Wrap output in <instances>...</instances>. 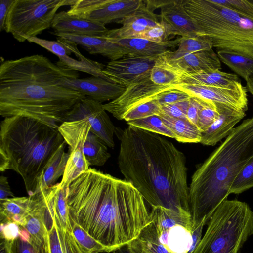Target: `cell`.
Returning <instances> with one entry per match:
<instances>
[{"mask_svg": "<svg viewBox=\"0 0 253 253\" xmlns=\"http://www.w3.org/2000/svg\"><path fill=\"white\" fill-rule=\"evenodd\" d=\"M20 226L13 222L1 223L0 239L11 242L19 236Z\"/></svg>", "mask_w": 253, "mask_h": 253, "instance_id": "obj_45", "label": "cell"}, {"mask_svg": "<svg viewBox=\"0 0 253 253\" xmlns=\"http://www.w3.org/2000/svg\"><path fill=\"white\" fill-rule=\"evenodd\" d=\"M178 46L174 51L176 53H190L213 49L211 42L201 36L181 37Z\"/></svg>", "mask_w": 253, "mask_h": 253, "instance_id": "obj_37", "label": "cell"}, {"mask_svg": "<svg viewBox=\"0 0 253 253\" xmlns=\"http://www.w3.org/2000/svg\"><path fill=\"white\" fill-rule=\"evenodd\" d=\"M150 79L156 84L168 85L175 84L179 80L178 75L158 60L150 73Z\"/></svg>", "mask_w": 253, "mask_h": 253, "instance_id": "obj_39", "label": "cell"}, {"mask_svg": "<svg viewBox=\"0 0 253 253\" xmlns=\"http://www.w3.org/2000/svg\"><path fill=\"white\" fill-rule=\"evenodd\" d=\"M128 245L135 253H152L145 249L137 239L129 243Z\"/></svg>", "mask_w": 253, "mask_h": 253, "instance_id": "obj_51", "label": "cell"}, {"mask_svg": "<svg viewBox=\"0 0 253 253\" xmlns=\"http://www.w3.org/2000/svg\"><path fill=\"white\" fill-rule=\"evenodd\" d=\"M112 253H135L134 252H133L129 247L128 246V244L117 249L113 252H112Z\"/></svg>", "mask_w": 253, "mask_h": 253, "instance_id": "obj_54", "label": "cell"}, {"mask_svg": "<svg viewBox=\"0 0 253 253\" xmlns=\"http://www.w3.org/2000/svg\"><path fill=\"white\" fill-rule=\"evenodd\" d=\"M46 246L49 253H94L82 246L72 231L63 228L55 215Z\"/></svg>", "mask_w": 253, "mask_h": 253, "instance_id": "obj_26", "label": "cell"}, {"mask_svg": "<svg viewBox=\"0 0 253 253\" xmlns=\"http://www.w3.org/2000/svg\"><path fill=\"white\" fill-rule=\"evenodd\" d=\"M76 0H15L5 22V31L19 42L35 37L51 27L57 10Z\"/></svg>", "mask_w": 253, "mask_h": 253, "instance_id": "obj_8", "label": "cell"}, {"mask_svg": "<svg viewBox=\"0 0 253 253\" xmlns=\"http://www.w3.org/2000/svg\"><path fill=\"white\" fill-rule=\"evenodd\" d=\"M169 36L165 26L160 22L159 25L151 27L131 38H141L161 43L168 41Z\"/></svg>", "mask_w": 253, "mask_h": 253, "instance_id": "obj_42", "label": "cell"}, {"mask_svg": "<svg viewBox=\"0 0 253 253\" xmlns=\"http://www.w3.org/2000/svg\"><path fill=\"white\" fill-rule=\"evenodd\" d=\"M101 103L85 97L66 113L63 122L83 119L88 120L91 125L90 131L98 136L108 147L113 148L116 127Z\"/></svg>", "mask_w": 253, "mask_h": 253, "instance_id": "obj_13", "label": "cell"}, {"mask_svg": "<svg viewBox=\"0 0 253 253\" xmlns=\"http://www.w3.org/2000/svg\"><path fill=\"white\" fill-rule=\"evenodd\" d=\"M90 128L91 125L86 119L64 122L60 125L58 130L69 148V157L60 182L61 186L68 187L72 181L89 169L83 148Z\"/></svg>", "mask_w": 253, "mask_h": 253, "instance_id": "obj_10", "label": "cell"}, {"mask_svg": "<svg viewBox=\"0 0 253 253\" xmlns=\"http://www.w3.org/2000/svg\"><path fill=\"white\" fill-rule=\"evenodd\" d=\"M30 197H12L0 200L1 223L11 222L16 215L27 216L28 214Z\"/></svg>", "mask_w": 253, "mask_h": 253, "instance_id": "obj_32", "label": "cell"}, {"mask_svg": "<svg viewBox=\"0 0 253 253\" xmlns=\"http://www.w3.org/2000/svg\"><path fill=\"white\" fill-rule=\"evenodd\" d=\"M253 187V157L238 174L229 189V194H240Z\"/></svg>", "mask_w": 253, "mask_h": 253, "instance_id": "obj_35", "label": "cell"}, {"mask_svg": "<svg viewBox=\"0 0 253 253\" xmlns=\"http://www.w3.org/2000/svg\"><path fill=\"white\" fill-rule=\"evenodd\" d=\"M9 197H15L11 190L7 177L1 175L0 177V200Z\"/></svg>", "mask_w": 253, "mask_h": 253, "instance_id": "obj_49", "label": "cell"}, {"mask_svg": "<svg viewBox=\"0 0 253 253\" xmlns=\"http://www.w3.org/2000/svg\"><path fill=\"white\" fill-rule=\"evenodd\" d=\"M11 253H46L47 246L42 248L34 243L22 240L19 236L10 243Z\"/></svg>", "mask_w": 253, "mask_h": 253, "instance_id": "obj_41", "label": "cell"}, {"mask_svg": "<svg viewBox=\"0 0 253 253\" xmlns=\"http://www.w3.org/2000/svg\"><path fill=\"white\" fill-rule=\"evenodd\" d=\"M192 253H238L253 234V211L245 202L225 200L217 208Z\"/></svg>", "mask_w": 253, "mask_h": 253, "instance_id": "obj_7", "label": "cell"}, {"mask_svg": "<svg viewBox=\"0 0 253 253\" xmlns=\"http://www.w3.org/2000/svg\"><path fill=\"white\" fill-rule=\"evenodd\" d=\"M64 141L58 129L21 116L5 118L0 130V171L19 174L28 196L34 194L49 159Z\"/></svg>", "mask_w": 253, "mask_h": 253, "instance_id": "obj_5", "label": "cell"}, {"mask_svg": "<svg viewBox=\"0 0 253 253\" xmlns=\"http://www.w3.org/2000/svg\"><path fill=\"white\" fill-rule=\"evenodd\" d=\"M158 60L177 75L191 74L221 69V61L213 49L190 53L169 51Z\"/></svg>", "mask_w": 253, "mask_h": 253, "instance_id": "obj_16", "label": "cell"}, {"mask_svg": "<svg viewBox=\"0 0 253 253\" xmlns=\"http://www.w3.org/2000/svg\"><path fill=\"white\" fill-rule=\"evenodd\" d=\"M68 187L61 186L60 183L45 189H42L52 204L54 215L62 227L72 231L70 220L69 207L67 202Z\"/></svg>", "mask_w": 253, "mask_h": 253, "instance_id": "obj_28", "label": "cell"}, {"mask_svg": "<svg viewBox=\"0 0 253 253\" xmlns=\"http://www.w3.org/2000/svg\"><path fill=\"white\" fill-rule=\"evenodd\" d=\"M70 220L72 231L82 246L94 253L107 252L106 249L89 235L70 215Z\"/></svg>", "mask_w": 253, "mask_h": 253, "instance_id": "obj_36", "label": "cell"}, {"mask_svg": "<svg viewBox=\"0 0 253 253\" xmlns=\"http://www.w3.org/2000/svg\"><path fill=\"white\" fill-rule=\"evenodd\" d=\"M58 37L80 45L91 54H99L115 60L126 55V50L103 36L79 35L69 33H53Z\"/></svg>", "mask_w": 253, "mask_h": 253, "instance_id": "obj_23", "label": "cell"}, {"mask_svg": "<svg viewBox=\"0 0 253 253\" xmlns=\"http://www.w3.org/2000/svg\"><path fill=\"white\" fill-rule=\"evenodd\" d=\"M164 123L174 133L175 139L182 143H200L201 131L187 119H178L160 114Z\"/></svg>", "mask_w": 253, "mask_h": 253, "instance_id": "obj_29", "label": "cell"}, {"mask_svg": "<svg viewBox=\"0 0 253 253\" xmlns=\"http://www.w3.org/2000/svg\"><path fill=\"white\" fill-rule=\"evenodd\" d=\"M66 144L64 140L49 159L39 178L35 193L40 189L55 185L59 177L63 176L69 157V153L65 151Z\"/></svg>", "mask_w": 253, "mask_h": 253, "instance_id": "obj_27", "label": "cell"}, {"mask_svg": "<svg viewBox=\"0 0 253 253\" xmlns=\"http://www.w3.org/2000/svg\"><path fill=\"white\" fill-rule=\"evenodd\" d=\"M15 0H0V31L5 30L9 10Z\"/></svg>", "mask_w": 253, "mask_h": 253, "instance_id": "obj_47", "label": "cell"}, {"mask_svg": "<svg viewBox=\"0 0 253 253\" xmlns=\"http://www.w3.org/2000/svg\"><path fill=\"white\" fill-rule=\"evenodd\" d=\"M120 140L118 166L151 207L191 217L184 154L158 134L129 126L116 127Z\"/></svg>", "mask_w": 253, "mask_h": 253, "instance_id": "obj_2", "label": "cell"}, {"mask_svg": "<svg viewBox=\"0 0 253 253\" xmlns=\"http://www.w3.org/2000/svg\"><path fill=\"white\" fill-rule=\"evenodd\" d=\"M158 57L126 55L109 62L102 73L111 82L126 88L150 76Z\"/></svg>", "mask_w": 253, "mask_h": 253, "instance_id": "obj_15", "label": "cell"}, {"mask_svg": "<svg viewBox=\"0 0 253 253\" xmlns=\"http://www.w3.org/2000/svg\"><path fill=\"white\" fill-rule=\"evenodd\" d=\"M245 87L247 90V92H249L253 96V74L246 81V85Z\"/></svg>", "mask_w": 253, "mask_h": 253, "instance_id": "obj_53", "label": "cell"}, {"mask_svg": "<svg viewBox=\"0 0 253 253\" xmlns=\"http://www.w3.org/2000/svg\"><path fill=\"white\" fill-rule=\"evenodd\" d=\"M160 23V15L148 9L143 0L142 5L135 12L117 22L121 24L122 27L109 30L103 37L109 40L131 38Z\"/></svg>", "mask_w": 253, "mask_h": 253, "instance_id": "obj_20", "label": "cell"}, {"mask_svg": "<svg viewBox=\"0 0 253 253\" xmlns=\"http://www.w3.org/2000/svg\"><path fill=\"white\" fill-rule=\"evenodd\" d=\"M216 53L220 61L246 81L253 74V59L231 51L219 50Z\"/></svg>", "mask_w": 253, "mask_h": 253, "instance_id": "obj_31", "label": "cell"}, {"mask_svg": "<svg viewBox=\"0 0 253 253\" xmlns=\"http://www.w3.org/2000/svg\"><path fill=\"white\" fill-rule=\"evenodd\" d=\"M57 39L56 41H49L35 37L27 38L26 41L35 43L55 54L59 58L56 64L61 67L85 72L111 82L102 73L105 66L103 64L88 58L84 60L75 58L73 56L81 54L77 44L60 37H57Z\"/></svg>", "mask_w": 253, "mask_h": 253, "instance_id": "obj_12", "label": "cell"}, {"mask_svg": "<svg viewBox=\"0 0 253 253\" xmlns=\"http://www.w3.org/2000/svg\"><path fill=\"white\" fill-rule=\"evenodd\" d=\"M60 85L101 103L116 99L126 89L123 86L93 76L82 79L65 78Z\"/></svg>", "mask_w": 253, "mask_h": 253, "instance_id": "obj_18", "label": "cell"}, {"mask_svg": "<svg viewBox=\"0 0 253 253\" xmlns=\"http://www.w3.org/2000/svg\"><path fill=\"white\" fill-rule=\"evenodd\" d=\"M253 157V117L244 120L197 168L189 187L192 228L208 224L227 200L235 178Z\"/></svg>", "mask_w": 253, "mask_h": 253, "instance_id": "obj_4", "label": "cell"}, {"mask_svg": "<svg viewBox=\"0 0 253 253\" xmlns=\"http://www.w3.org/2000/svg\"><path fill=\"white\" fill-rule=\"evenodd\" d=\"M150 213L160 242L170 253H188L191 245V217L162 207H152Z\"/></svg>", "mask_w": 253, "mask_h": 253, "instance_id": "obj_9", "label": "cell"}, {"mask_svg": "<svg viewBox=\"0 0 253 253\" xmlns=\"http://www.w3.org/2000/svg\"><path fill=\"white\" fill-rule=\"evenodd\" d=\"M200 107L201 99L195 97H190L186 112V118L197 126Z\"/></svg>", "mask_w": 253, "mask_h": 253, "instance_id": "obj_46", "label": "cell"}, {"mask_svg": "<svg viewBox=\"0 0 253 253\" xmlns=\"http://www.w3.org/2000/svg\"><path fill=\"white\" fill-rule=\"evenodd\" d=\"M161 113V106L156 99L139 105L126 112L122 120L127 122L153 115H159Z\"/></svg>", "mask_w": 253, "mask_h": 253, "instance_id": "obj_38", "label": "cell"}, {"mask_svg": "<svg viewBox=\"0 0 253 253\" xmlns=\"http://www.w3.org/2000/svg\"><path fill=\"white\" fill-rule=\"evenodd\" d=\"M189 98L174 103L161 106L160 114L174 118L187 119L186 112Z\"/></svg>", "mask_w": 253, "mask_h": 253, "instance_id": "obj_43", "label": "cell"}, {"mask_svg": "<svg viewBox=\"0 0 253 253\" xmlns=\"http://www.w3.org/2000/svg\"><path fill=\"white\" fill-rule=\"evenodd\" d=\"M10 243L3 239H0V253H11Z\"/></svg>", "mask_w": 253, "mask_h": 253, "instance_id": "obj_52", "label": "cell"}, {"mask_svg": "<svg viewBox=\"0 0 253 253\" xmlns=\"http://www.w3.org/2000/svg\"><path fill=\"white\" fill-rule=\"evenodd\" d=\"M180 38L181 37L161 43L141 38L108 40L122 46L126 50V55L154 57L160 56L170 51V49L178 46Z\"/></svg>", "mask_w": 253, "mask_h": 253, "instance_id": "obj_25", "label": "cell"}, {"mask_svg": "<svg viewBox=\"0 0 253 253\" xmlns=\"http://www.w3.org/2000/svg\"><path fill=\"white\" fill-rule=\"evenodd\" d=\"M145 201L130 182L91 168L67 194L70 215L108 253L137 239L152 221Z\"/></svg>", "mask_w": 253, "mask_h": 253, "instance_id": "obj_1", "label": "cell"}, {"mask_svg": "<svg viewBox=\"0 0 253 253\" xmlns=\"http://www.w3.org/2000/svg\"><path fill=\"white\" fill-rule=\"evenodd\" d=\"M184 7L217 51L253 59V0H183Z\"/></svg>", "mask_w": 253, "mask_h": 253, "instance_id": "obj_6", "label": "cell"}, {"mask_svg": "<svg viewBox=\"0 0 253 253\" xmlns=\"http://www.w3.org/2000/svg\"><path fill=\"white\" fill-rule=\"evenodd\" d=\"M143 3L142 0H76L67 12L105 26L134 13Z\"/></svg>", "mask_w": 253, "mask_h": 253, "instance_id": "obj_11", "label": "cell"}, {"mask_svg": "<svg viewBox=\"0 0 253 253\" xmlns=\"http://www.w3.org/2000/svg\"><path fill=\"white\" fill-rule=\"evenodd\" d=\"M175 0H144L148 9L154 12L156 9L162 7L173 3Z\"/></svg>", "mask_w": 253, "mask_h": 253, "instance_id": "obj_50", "label": "cell"}, {"mask_svg": "<svg viewBox=\"0 0 253 253\" xmlns=\"http://www.w3.org/2000/svg\"><path fill=\"white\" fill-rule=\"evenodd\" d=\"M53 33H69L90 36H104L108 31L105 25L69 14L62 11L55 15L51 25Z\"/></svg>", "mask_w": 253, "mask_h": 253, "instance_id": "obj_22", "label": "cell"}, {"mask_svg": "<svg viewBox=\"0 0 253 253\" xmlns=\"http://www.w3.org/2000/svg\"><path fill=\"white\" fill-rule=\"evenodd\" d=\"M190 97V96L183 91L170 89L160 94L156 100L161 106H162L187 100Z\"/></svg>", "mask_w": 253, "mask_h": 253, "instance_id": "obj_44", "label": "cell"}, {"mask_svg": "<svg viewBox=\"0 0 253 253\" xmlns=\"http://www.w3.org/2000/svg\"><path fill=\"white\" fill-rule=\"evenodd\" d=\"M216 105L218 116L206 130L201 132L200 143L204 145L214 146L226 138L235 128V126L246 116V112L222 104Z\"/></svg>", "mask_w": 253, "mask_h": 253, "instance_id": "obj_21", "label": "cell"}, {"mask_svg": "<svg viewBox=\"0 0 253 253\" xmlns=\"http://www.w3.org/2000/svg\"><path fill=\"white\" fill-rule=\"evenodd\" d=\"M106 144L90 131L84 145V153L89 166L104 165L110 157Z\"/></svg>", "mask_w": 253, "mask_h": 253, "instance_id": "obj_30", "label": "cell"}, {"mask_svg": "<svg viewBox=\"0 0 253 253\" xmlns=\"http://www.w3.org/2000/svg\"><path fill=\"white\" fill-rule=\"evenodd\" d=\"M79 77L78 71L42 55L4 61L0 66V114L31 118L58 129L66 113L85 97L60 83Z\"/></svg>", "mask_w": 253, "mask_h": 253, "instance_id": "obj_3", "label": "cell"}, {"mask_svg": "<svg viewBox=\"0 0 253 253\" xmlns=\"http://www.w3.org/2000/svg\"><path fill=\"white\" fill-rule=\"evenodd\" d=\"M174 89L173 85H159L150 79V76L126 88L116 99L103 104L105 110L118 120L129 110L148 101L156 99L161 93Z\"/></svg>", "mask_w": 253, "mask_h": 253, "instance_id": "obj_14", "label": "cell"}, {"mask_svg": "<svg viewBox=\"0 0 253 253\" xmlns=\"http://www.w3.org/2000/svg\"><path fill=\"white\" fill-rule=\"evenodd\" d=\"M48 253V250H47V253Z\"/></svg>", "mask_w": 253, "mask_h": 253, "instance_id": "obj_55", "label": "cell"}, {"mask_svg": "<svg viewBox=\"0 0 253 253\" xmlns=\"http://www.w3.org/2000/svg\"><path fill=\"white\" fill-rule=\"evenodd\" d=\"M200 99L201 107L199 113L197 127L202 132L206 130L215 121L218 116L219 112L215 103Z\"/></svg>", "mask_w": 253, "mask_h": 253, "instance_id": "obj_40", "label": "cell"}, {"mask_svg": "<svg viewBox=\"0 0 253 253\" xmlns=\"http://www.w3.org/2000/svg\"><path fill=\"white\" fill-rule=\"evenodd\" d=\"M174 89L183 91L195 97L222 104L239 111L248 108L247 90L243 85L237 88L190 84H174Z\"/></svg>", "mask_w": 253, "mask_h": 253, "instance_id": "obj_17", "label": "cell"}, {"mask_svg": "<svg viewBox=\"0 0 253 253\" xmlns=\"http://www.w3.org/2000/svg\"><path fill=\"white\" fill-rule=\"evenodd\" d=\"M175 84H190L237 88L243 86L236 74L221 71L209 70L191 74L178 75Z\"/></svg>", "mask_w": 253, "mask_h": 253, "instance_id": "obj_24", "label": "cell"}, {"mask_svg": "<svg viewBox=\"0 0 253 253\" xmlns=\"http://www.w3.org/2000/svg\"><path fill=\"white\" fill-rule=\"evenodd\" d=\"M129 126L175 139L176 136L159 115L127 122Z\"/></svg>", "mask_w": 253, "mask_h": 253, "instance_id": "obj_33", "label": "cell"}, {"mask_svg": "<svg viewBox=\"0 0 253 253\" xmlns=\"http://www.w3.org/2000/svg\"><path fill=\"white\" fill-rule=\"evenodd\" d=\"M204 222L201 223L199 226L193 228L191 229L192 243L191 247L188 253H192L196 248L202 239V233L204 226L205 225Z\"/></svg>", "mask_w": 253, "mask_h": 253, "instance_id": "obj_48", "label": "cell"}, {"mask_svg": "<svg viewBox=\"0 0 253 253\" xmlns=\"http://www.w3.org/2000/svg\"><path fill=\"white\" fill-rule=\"evenodd\" d=\"M137 239L152 253H170L160 242L156 226L152 221L142 229Z\"/></svg>", "mask_w": 253, "mask_h": 253, "instance_id": "obj_34", "label": "cell"}, {"mask_svg": "<svg viewBox=\"0 0 253 253\" xmlns=\"http://www.w3.org/2000/svg\"><path fill=\"white\" fill-rule=\"evenodd\" d=\"M160 17L169 36L192 37L200 35V29L185 9L183 0H175L162 7Z\"/></svg>", "mask_w": 253, "mask_h": 253, "instance_id": "obj_19", "label": "cell"}]
</instances>
